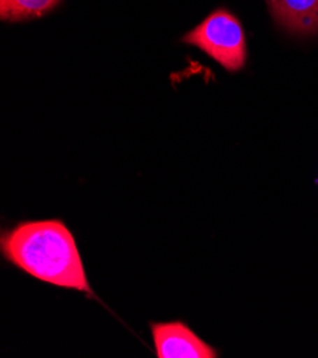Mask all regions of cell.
<instances>
[{"label": "cell", "mask_w": 318, "mask_h": 358, "mask_svg": "<svg viewBox=\"0 0 318 358\" xmlns=\"http://www.w3.org/2000/svg\"><path fill=\"white\" fill-rule=\"evenodd\" d=\"M0 250L34 278L93 296L75 236L62 220L22 222L3 233Z\"/></svg>", "instance_id": "cell-1"}, {"label": "cell", "mask_w": 318, "mask_h": 358, "mask_svg": "<svg viewBox=\"0 0 318 358\" xmlns=\"http://www.w3.org/2000/svg\"><path fill=\"white\" fill-rule=\"evenodd\" d=\"M183 43L191 45L229 71H238L247 59V43L241 23L227 10H216L191 31L186 33Z\"/></svg>", "instance_id": "cell-2"}, {"label": "cell", "mask_w": 318, "mask_h": 358, "mask_svg": "<svg viewBox=\"0 0 318 358\" xmlns=\"http://www.w3.org/2000/svg\"><path fill=\"white\" fill-rule=\"evenodd\" d=\"M152 336L159 358H216L219 352L182 321L153 323Z\"/></svg>", "instance_id": "cell-3"}, {"label": "cell", "mask_w": 318, "mask_h": 358, "mask_svg": "<svg viewBox=\"0 0 318 358\" xmlns=\"http://www.w3.org/2000/svg\"><path fill=\"white\" fill-rule=\"evenodd\" d=\"M274 20L293 34L318 33V0H267Z\"/></svg>", "instance_id": "cell-4"}, {"label": "cell", "mask_w": 318, "mask_h": 358, "mask_svg": "<svg viewBox=\"0 0 318 358\" xmlns=\"http://www.w3.org/2000/svg\"><path fill=\"white\" fill-rule=\"evenodd\" d=\"M62 0H0V19L23 22L52 12Z\"/></svg>", "instance_id": "cell-5"}]
</instances>
